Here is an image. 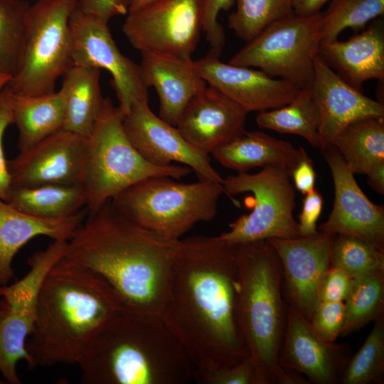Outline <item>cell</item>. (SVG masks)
Instances as JSON below:
<instances>
[{
  "label": "cell",
  "instance_id": "1",
  "mask_svg": "<svg viewBox=\"0 0 384 384\" xmlns=\"http://www.w3.org/2000/svg\"><path fill=\"white\" fill-rule=\"evenodd\" d=\"M237 245L216 237L180 240L161 317L186 350L196 378L249 357L237 319Z\"/></svg>",
  "mask_w": 384,
  "mask_h": 384
},
{
  "label": "cell",
  "instance_id": "2",
  "mask_svg": "<svg viewBox=\"0 0 384 384\" xmlns=\"http://www.w3.org/2000/svg\"><path fill=\"white\" fill-rule=\"evenodd\" d=\"M178 243L126 218L110 201L76 229L63 258L101 279L122 310L161 316Z\"/></svg>",
  "mask_w": 384,
  "mask_h": 384
},
{
  "label": "cell",
  "instance_id": "3",
  "mask_svg": "<svg viewBox=\"0 0 384 384\" xmlns=\"http://www.w3.org/2000/svg\"><path fill=\"white\" fill-rule=\"evenodd\" d=\"M120 310L101 279L60 259L41 284L26 341L35 367L78 365L96 334Z\"/></svg>",
  "mask_w": 384,
  "mask_h": 384
},
{
  "label": "cell",
  "instance_id": "4",
  "mask_svg": "<svg viewBox=\"0 0 384 384\" xmlns=\"http://www.w3.org/2000/svg\"><path fill=\"white\" fill-rule=\"evenodd\" d=\"M78 366L84 384H183L195 377L192 361L161 316L123 310L96 334Z\"/></svg>",
  "mask_w": 384,
  "mask_h": 384
},
{
  "label": "cell",
  "instance_id": "5",
  "mask_svg": "<svg viewBox=\"0 0 384 384\" xmlns=\"http://www.w3.org/2000/svg\"><path fill=\"white\" fill-rule=\"evenodd\" d=\"M238 324L256 371L257 384H306L279 361L287 323L279 259L267 240L237 245Z\"/></svg>",
  "mask_w": 384,
  "mask_h": 384
},
{
  "label": "cell",
  "instance_id": "6",
  "mask_svg": "<svg viewBox=\"0 0 384 384\" xmlns=\"http://www.w3.org/2000/svg\"><path fill=\"white\" fill-rule=\"evenodd\" d=\"M124 113L105 97L91 133L86 138L82 186L87 212L93 213L116 195L148 178L177 180L192 170L186 166H156L147 161L129 141L123 125Z\"/></svg>",
  "mask_w": 384,
  "mask_h": 384
},
{
  "label": "cell",
  "instance_id": "7",
  "mask_svg": "<svg viewBox=\"0 0 384 384\" xmlns=\"http://www.w3.org/2000/svg\"><path fill=\"white\" fill-rule=\"evenodd\" d=\"M223 193L221 183L210 181L183 183L154 176L129 186L110 201L133 222L166 240L178 241L196 223L215 217Z\"/></svg>",
  "mask_w": 384,
  "mask_h": 384
},
{
  "label": "cell",
  "instance_id": "8",
  "mask_svg": "<svg viewBox=\"0 0 384 384\" xmlns=\"http://www.w3.org/2000/svg\"><path fill=\"white\" fill-rule=\"evenodd\" d=\"M78 0H36L30 5L20 67L6 86L22 95L55 92L57 80L73 65L70 19Z\"/></svg>",
  "mask_w": 384,
  "mask_h": 384
},
{
  "label": "cell",
  "instance_id": "9",
  "mask_svg": "<svg viewBox=\"0 0 384 384\" xmlns=\"http://www.w3.org/2000/svg\"><path fill=\"white\" fill-rule=\"evenodd\" d=\"M223 187L232 196L250 192L252 211L230 224V230L218 237L230 245L300 237L298 223L293 216L295 191L289 169L283 165H269L255 174L238 172L223 179Z\"/></svg>",
  "mask_w": 384,
  "mask_h": 384
},
{
  "label": "cell",
  "instance_id": "10",
  "mask_svg": "<svg viewBox=\"0 0 384 384\" xmlns=\"http://www.w3.org/2000/svg\"><path fill=\"white\" fill-rule=\"evenodd\" d=\"M322 13L294 14L269 26L239 50L230 64L257 68L300 89L311 87L321 42Z\"/></svg>",
  "mask_w": 384,
  "mask_h": 384
},
{
  "label": "cell",
  "instance_id": "11",
  "mask_svg": "<svg viewBox=\"0 0 384 384\" xmlns=\"http://www.w3.org/2000/svg\"><path fill=\"white\" fill-rule=\"evenodd\" d=\"M61 257L60 247L50 244L28 258L30 270L23 278L0 286V373L7 383H21L16 369L18 361H25L31 370L36 368L26 341L34 326L41 284Z\"/></svg>",
  "mask_w": 384,
  "mask_h": 384
},
{
  "label": "cell",
  "instance_id": "12",
  "mask_svg": "<svg viewBox=\"0 0 384 384\" xmlns=\"http://www.w3.org/2000/svg\"><path fill=\"white\" fill-rule=\"evenodd\" d=\"M204 0H156L129 11L122 31L142 53L192 59L202 31Z\"/></svg>",
  "mask_w": 384,
  "mask_h": 384
},
{
  "label": "cell",
  "instance_id": "13",
  "mask_svg": "<svg viewBox=\"0 0 384 384\" xmlns=\"http://www.w3.org/2000/svg\"><path fill=\"white\" fill-rule=\"evenodd\" d=\"M107 23L78 8L73 11L70 19L73 65L108 71L118 106L126 114L135 103L148 101V87L140 65L120 52Z\"/></svg>",
  "mask_w": 384,
  "mask_h": 384
},
{
  "label": "cell",
  "instance_id": "14",
  "mask_svg": "<svg viewBox=\"0 0 384 384\" xmlns=\"http://www.w3.org/2000/svg\"><path fill=\"white\" fill-rule=\"evenodd\" d=\"M125 132L137 151L156 166L183 164L199 180L223 184V179L210 163L209 156L188 143L178 129L156 115L148 101L135 103L125 114Z\"/></svg>",
  "mask_w": 384,
  "mask_h": 384
},
{
  "label": "cell",
  "instance_id": "15",
  "mask_svg": "<svg viewBox=\"0 0 384 384\" xmlns=\"http://www.w3.org/2000/svg\"><path fill=\"white\" fill-rule=\"evenodd\" d=\"M336 235L318 231L309 236L267 240L279 259L287 304L309 321L318 304V287L331 266Z\"/></svg>",
  "mask_w": 384,
  "mask_h": 384
},
{
  "label": "cell",
  "instance_id": "16",
  "mask_svg": "<svg viewBox=\"0 0 384 384\" xmlns=\"http://www.w3.org/2000/svg\"><path fill=\"white\" fill-rule=\"evenodd\" d=\"M200 77L247 113L281 107L289 103L301 90L290 82L274 78L260 70L225 63L210 50L193 60Z\"/></svg>",
  "mask_w": 384,
  "mask_h": 384
},
{
  "label": "cell",
  "instance_id": "17",
  "mask_svg": "<svg viewBox=\"0 0 384 384\" xmlns=\"http://www.w3.org/2000/svg\"><path fill=\"white\" fill-rule=\"evenodd\" d=\"M334 185L333 209L319 231L360 238L384 252V207L365 195L334 146L323 151Z\"/></svg>",
  "mask_w": 384,
  "mask_h": 384
},
{
  "label": "cell",
  "instance_id": "18",
  "mask_svg": "<svg viewBox=\"0 0 384 384\" xmlns=\"http://www.w3.org/2000/svg\"><path fill=\"white\" fill-rule=\"evenodd\" d=\"M86 138L60 129L8 161L11 186H82Z\"/></svg>",
  "mask_w": 384,
  "mask_h": 384
},
{
  "label": "cell",
  "instance_id": "19",
  "mask_svg": "<svg viewBox=\"0 0 384 384\" xmlns=\"http://www.w3.org/2000/svg\"><path fill=\"white\" fill-rule=\"evenodd\" d=\"M351 356L348 345L323 339L304 316L287 306L279 356L283 368L304 374L316 384H338Z\"/></svg>",
  "mask_w": 384,
  "mask_h": 384
},
{
  "label": "cell",
  "instance_id": "20",
  "mask_svg": "<svg viewBox=\"0 0 384 384\" xmlns=\"http://www.w3.org/2000/svg\"><path fill=\"white\" fill-rule=\"evenodd\" d=\"M320 114V149L332 145L338 134L356 121L384 117V105L343 80L317 55L311 85Z\"/></svg>",
  "mask_w": 384,
  "mask_h": 384
},
{
  "label": "cell",
  "instance_id": "21",
  "mask_svg": "<svg viewBox=\"0 0 384 384\" xmlns=\"http://www.w3.org/2000/svg\"><path fill=\"white\" fill-rule=\"evenodd\" d=\"M247 113L210 86L196 94L176 127L185 139L209 155L245 130Z\"/></svg>",
  "mask_w": 384,
  "mask_h": 384
},
{
  "label": "cell",
  "instance_id": "22",
  "mask_svg": "<svg viewBox=\"0 0 384 384\" xmlns=\"http://www.w3.org/2000/svg\"><path fill=\"white\" fill-rule=\"evenodd\" d=\"M318 56L346 83L363 92L368 80L384 81V24L378 17L346 41H321Z\"/></svg>",
  "mask_w": 384,
  "mask_h": 384
},
{
  "label": "cell",
  "instance_id": "23",
  "mask_svg": "<svg viewBox=\"0 0 384 384\" xmlns=\"http://www.w3.org/2000/svg\"><path fill=\"white\" fill-rule=\"evenodd\" d=\"M140 65L145 85L154 87L159 99V117L176 126L191 100L206 86L192 59L142 53Z\"/></svg>",
  "mask_w": 384,
  "mask_h": 384
},
{
  "label": "cell",
  "instance_id": "24",
  "mask_svg": "<svg viewBox=\"0 0 384 384\" xmlns=\"http://www.w3.org/2000/svg\"><path fill=\"white\" fill-rule=\"evenodd\" d=\"M86 210L63 218L33 215L0 199V286L14 277L12 262L28 241L37 236L68 240L85 220Z\"/></svg>",
  "mask_w": 384,
  "mask_h": 384
},
{
  "label": "cell",
  "instance_id": "25",
  "mask_svg": "<svg viewBox=\"0 0 384 384\" xmlns=\"http://www.w3.org/2000/svg\"><path fill=\"white\" fill-rule=\"evenodd\" d=\"M211 154L221 165L238 172L275 164L285 166L290 172L297 163L309 156L303 147L297 149L289 142L262 132L245 130Z\"/></svg>",
  "mask_w": 384,
  "mask_h": 384
},
{
  "label": "cell",
  "instance_id": "26",
  "mask_svg": "<svg viewBox=\"0 0 384 384\" xmlns=\"http://www.w3.org/2000/svg\"><path fill=\"white\" fill-rule=\"evenodd\" d=\"M60 92L65 108L63 129L87 137L101 112L105 97L100 70L73 65L63 75Z\"/></svg>",
  "mask_w": 384,
  "mask_h": 384
},
{
  "label": "cell",
  "instance_id": "27",
  "mask_svg": "<svg viewBox=\"0 0 384 384\" xmlns=\"http://www.w3.org/2000/svg\"><path fill=\"white\" fill-rule=\"evenodd\" d=\"M13 124L18 132V148L25 150L63 127L65 108L60 92L43 95H22L6 87Z\"/></svg>",
  "mask_w": 384,
  "mask_h": 384
},
{
  "label": "cell",
  "instance_id": "28",
  "mask_svg": "<svg viewBox=\"0 0 384 384\" xmlns=\"http://www.w3.org/2000/svg\"><path fill=\"white\" fill-rule=\"evenodd\" d=\"M24 213L43 218H63L80 211L87 204L80 185L43 184L11 186L6 201Z\"/></svg>",
  "mask_w": 384,
  "mask_h": 384
},
{
  "label": "cell",
  "instance_id": "29",
  "mask_svg": "<svg viewBox=\"0 0 384 384\" xmlns=\"http://www.w3.org/2000/svg\"><path fill=\"white\" fill-rule=\"evenodd\" d=\"M355 174H367L384 162V117L356 121L342 129L332 145Z\"/></svg>",
  "mask_w": 384,
  "mask_h": 384
},
{
  "label": "cell",
  "instance_id": "30",
  "mask_svg": "<svg viewBox=\"0 0 384 384\" xmlns=\"http://www.w3.org/2000/svg\"><path fill=\"white\" fill-rule=\"evenodd\" d=\"M256 122L262 128L299 135L311 146L320 148V114L311 87L301 89L297 95L284 106L260 112L256 117Z\"/></svg>",
  "mask_w": 384,
  "mask_h": 384
},
{
  "label": "cell",
  "instance_id": "31",
  "mask_svg": "<svg viewBox=\"0 0 384 384\" xmlns=\"http://www.w3.org/2000/svg\"><path fill=\"white\" fill-rule=\"evenodd\" d=\"M345 321L341 336L358 331L384 315V269L353 278L345 300Z\"/></svg>",
  "mask_w": 384,
  "mask_h": 384
},
{
  "label": "cell",
  "instance_id": "32",
  "mask_svg": "<svg viewBox=\"0 0 384 384\" xmlns=\"http://www.w3.org/2000/svg\"><path fill=\"white\" fill-rule=\"evenodd\" d=\"M30 4L0 0V73L14 77L21 65Z\"/></svg>",
  "mask_w": 384,
  "mask_h": 384
},
{
  "label": "cell",
  "instance_id": "33",
  "mask_svg": "<svg viewBox=\"0 0 384 384\" xmlns=\"http://www.w3.org/2000/svg\"><path fill=\"white\" fill-rule=\"evenodd\" d=\"M294 14L292 0H237L228 27L247 43L269 26Z\"/></svg>",
  "mask_w": 384,
  "mask_h": 384
},
{
  "label": "cell",
  "instance_id": "34",
  "mask_svg": "<svg viewBox=\"0 0 384 384\" xmlns=\"http://www.w3.org/2000/svg\"><path fill=\"white\" fill-rule=\"evenodd\" d=\"M383 14L384 0H331L322 13L321 41L337 39L346 28L358 33Z\"/></svg>",
  "mask_w": 384,
  "mask_h": 384
},
{
  "label": "cell",
  "instance_id": "35",
  "mask_svg": "<svg viewBox=\"0 0 384 384\" xmlns=\"http://www.w3.org/2000/svg\"><path fill=\"white\" fill-rule=\"evenodd\" d=\"M384 381V315L374 325L359 351L351 356L341 384H381Z\"/></svg>",
  "mask_w": 384,
  "mask_h": 384
},
{
  "label": "cell",
  "instance_id": "36",
  "mask_svg": "<svg viewBox=\"0 0 384 384\" xmlns=\"http://www.w3.org/2000/svg\"><path fill=\"white\" fill-rule=\"evenodd\" d=\"M331 266L356 278L384 269V252L360 238L337 234L331 248Z\"/></svg>",
  "mask_w": 384,
  "mask_h": 384
},
{
  "label": "cell",
  "instance_id": "37",
  "mask_svg": "<svg viewBox=\"0 0 384 384\" xmlns=\"http://www.w3.org/2000/svg\"><path fill=\"white\" fill-rule=\"evenodd\" d=\"M344 321V302H319L309 321L314 331L321 338L331 342L341 336Z\"/></svg>",
  "mask_w": 384,
  "mask_h": 384
},
{
  "label": "cell",
  "instance_id": "38",
  "mask_svg": "<svg viewBox=\"0 0 384 384\" xmlns=\"http://www.w3.org/2000/svg\"><path fill=\"white\" fill-rule=\"evenodd\" d=\"M234 0H204L202 31L210 46V50L220 55L225 43V36L221 24L218 21L220 11H228Z\"/></svg>",
  "mask_w": 384,
  "mask_h": 384
},
{
  "label": "cell",
  "instance_id": "39",
  "mask_svg": "<svg viewBox=\"0 0 384 384\" xmlns=\"http://www.w3.org/2000/svg\"><path fill=\"white\" fill-rule=\"evenodd\" d=\"M353 282V278L345 271L330 266L320 280L317 292L318 302H345Z\"/></svg>",
  "mask_w": 384,
  "mask_h": 384
},
{
  "label": "cell",
  "instance_id": "40",
  "mask_svg": "<svg viewBox=\"0 0 384 384\" xmlns=\"http://www.w3.org/2000/svg\"><path fill=\"white\" fill-rule=\"evenodd\" d=\"M196 380L207 384H257L255 368L249 357L232 366L201 375Z\"/></svg>",
  "mask_w": 384,
  "mask_h": 384
},
{
  "label": "cell",
  "instance_id": "41",
  "mask_svg": "<svg viewBox=\"0 0 384 384\" xmlns=\"http://www.w3.org/2000/svg\"><path fill=\"white\" fill-rule=\"evenodd\" d=\"M12 124L11 110L4 88L0 93V199L4 201L11 187V178L4 154V137L6 129Z\"/></svg>",
  "mask_w": 384,
  "mask_h": 384
},
{
  "label": "cell",
  "instance_id": "42",
  "mask_svg": "<svg viewBox=\"0 0 384 384\" xmlns=\"http://www.w3.org/2000/svg\"><path fill=\"white\" fill-rule=\"evenodd\" d=\"M323 206V196L317 189L315 188L305 195L302 212L299 215L300 236H309L318 233L316 222L321 213Z\"/></svg>",
  "mask_w": 384,
  "mask_h": 384
},
{
  "label": "cell",
  "instance_id": "43",
  "mask_svg": "<svg viewBox=\"0 0 384 384\" xmlns=\"http://www.w3.org/2000/svg\"><path fill=\"white\" fill-rule=\"evenodd\" d=\"M133 0H78V9L107 22L114 16L127 14Z\"/></svg>",
  "mask_w": 384,
  "mask_h": 384
},
{
  "label": "cell",
  "instance_id": "44",
  "mask_svg": "<svg viewBox=\"0 0 384 384\" xmlns=\"http://www.w3.org/2000/svg\"><path fill=\"white\" fill-rule=\"evenodd\" d=\"M289 174L295 188L302 194L306 195L315 189L316 174L313 161L309 156L297 163Z\"/></svg>",
  "mask_w": 384,
  "mask_h": 384
},
{
  "label": "cell",
  "instance_id": "45",
  "mask_svg": "<svg viewBox=\"0 0 384 384\" xmlns=\"http://www.w3.org/2000/svg\"><path fill=\"white\" fill-rule=\"evenodd\" d=\"M331 0H292L294 14L307 16L320 12L321 7Z\"/></svg>",
  "mask_w": 384,
  "mask_h": 384
},
{
  "label": "cell",
  "instance_id": "46",
  "mask_svg": "<svg viewBox=\"0 0 384 384\" xmlns=\"http://www.w3.org/2000/svg\"><path fill=\"white\" fill-rule=\"evenodd\" d=\"M368 183L378 193L384 194V162L374 166L367 174Z\"/></svg>",
  "mask_w": 384,
  "mask_h": 384
},
{
  "label": "cell",
  "instance_id": "47",
  "mask_svg": "<svg viewBox=\"0 0 384 384\" xmlns=\"http://www.w3.org/2000/svg\"><path fill=\"white\" fill-rule=\"evenodd\" d=\"M156 0H133L129 11L134 10L142 7Z\"/></svg>",
  "mask_w": 384,
  "mask_h": 384
},
{
  "label": "cell",
  "instance_id": "48",
  "mask_svg": "<svg viewBox=\"0 0 384 384\" xmlns=\"http://www.w3.org/2000/svg\"><path fill=\"white\" fill-rule=\"evenodd\" d=\"M11 78L12 77L10 75L0 73V93L6 87Z\"/></svg>",
  "mask_w": 384,
  "mask_h": 384
}]
</instances>
